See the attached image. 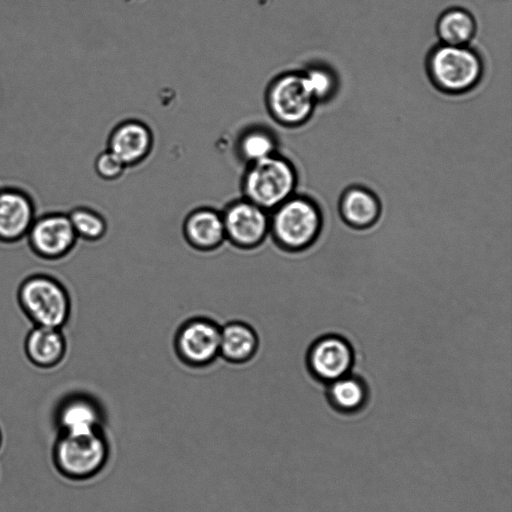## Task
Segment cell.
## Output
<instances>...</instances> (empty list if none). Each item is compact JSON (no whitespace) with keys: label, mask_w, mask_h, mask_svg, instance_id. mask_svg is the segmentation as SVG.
<instances>
[{"label":"cell","mask_w":512,"mask_h":512,"mask_svg":"<svg viewBox=\"0 0 512 512\" xmlns=\"http://www.w3.org/2000/svg\"><path fill=\"white\" fill-rule=\"evenodd\" d=\"M18 302L35 326L61 329L70 317L71 302L67 290L47 275L25 279L18 290Z\"/></svg>","instance_id":"5"},{"label":"cell","mask_w":512,"mask_h":512,"mask_svg":"<svg viewBox=\"0 0 512 512\" xmlns=\"http://www.w3.org/2000/svg\"><path fill=\"white\" fill-rule=\"evenodd\" d=\"M298 175L294 164L275 153L246 165L241 179L242 197L270 212L296 193Z\"/></svg>","instance_id":"3"},{"label":"cell","mask_w":512,"mask_h":512,"mask_svg":"<svg viewBox=\"0 0 512 512\" xmlns=\"http://www.w3.org/2000/svg\"><path fill=\"white\" fill-rule=\"evenodd\" d=\"M338 210L342 220L351 228L365 230L374 226L381 216V202L370 189L353 185L340 196Z\"/></svg>","instance_id":"14"},{"label":"cell","mask_w":512,"mask_h":512,"mask_svg":"<svg viewBox=\"0 0 512 512\" xmlns=\"http://www.w3.org/2000/svg\"><path fill=\"white\" fill-rule=\"evenodd\" d=\"M127 167L107 148L99 153L94 161L96 174L105 181L120 179Z\"/></svg>","instance_id":"23"},{"label":"cell","mask_w":512,"mask_h":512,"mask_svg":"<svg viewBox=\"0 0 512 512\" xmlns=\"http://www.w3.org/2000/svg\"><path fill=\"white\" fill-rule=\"evenodd\" d=\"M275 133L264 125H251L239 133L235 149L245 165L257 162L278 153Z\"/></svg>","instance_id":"20"},{"label":"cell","mask_w":512,"mask_h":512,"mask_svg":"<svg viewBox=\"0 0 512 512\" xmlns=\"http://www.w3.org/2000/svg\"><path fill=\"white\" fill-rule=\"evenodd\" d=\"M302 72L317 104L327 102L334 97L338 81L335 72L331 68L316 63L306 67Z\"/></svg>","instance_id":"22"},{"label":"cell","mask_w":512,"mask_h":512,"mask_svg":"<svg viewBox=\"0 0 512 512\" xmlns=\"http://www.w3.org/2000/svg\"><path fill=\"white\" fill-rule=\"evenodd\" d=\"M435 30L439 43L466 46L470 45L476 35L477 23L469 10L452 7L440 14Z\"/></svg>","instance_id":"19"},{"label":"cell","mask_w":512,"mask_h":512,"mask_svg":"<svg viewBox=\"0 0 512 512\" xmlns=\"http://www.w3.org/2000/svg\"><path fill=\"white\" fill-rule=\"evenodd\" d=\"M67 215L77 238L94 242L102 239L107 232L106 219L91 208L79 206Z\"/></svg>","instance_id":"21"},{"label":"cell","mask_w":512,"mask_h":512,"mask_svg":"<svg viewBox=\"0 0 512 512\" xmlns=\"http://www.w3.org/2000/svg\"><path fill=\"white\" fill-rule=\"evenodd\" d=\"M35 220L34 204L16 188L0 189V241L13 243L27 236Z\"/></svg>","instance_id":"12"},{"label":"cell","mask_w":512,"mask_h":512,"mask_svg":"<svg viewBox=\"0 0 512 512\" xmlns=\"http://www.w3.org/2000/svg\"><path fill=\"white\" fill-rule=\"evenodd\" d=\"M102 413L90 398L78 396L66 400L58 412L63 433L87 434L100 431Z\"/></svg>","instance_id":"18"},{"label":"cell","mask_w":512,"mask_h":512,"mask_svg":"<svg viewBox=\"0 0 512 512\" xmlns=\"http://www.w3.org/2000/svg\"><path fill=\"white\" fill-rule=\"evenodd\" d=\"M27 237L33 252L48 260L67 255L78 239L68 215L62 213H50L35 219Z\"/></svg>","instance_id":"10"},{"label":"cell","mask_w":512,"mask_h":512,"mask_svg":"<svg viewBox=\"0 0 512 512\" xmlns=\"http://www.w3.org/2000/svg\"><path fill=\"white\" fill-rule=\"evenodd\" d=\"M354 362L353 346L346 338L337 334H326L317 338L306 354L310 375L324 384L351 373Z\"/></svg>","instance_id":"9"},{"label":"cell","mask_w":512,"mask_h":512,"mask_svg":"<svg viewBox=\"0 0 512 512\" xmlns=\"http://www.w3.org/2000/svg\"><path fill=\"white\" fill-rule=\"evenodd\" d=\"M154 147V134L148 124L139 119H125L110 132L107 149L127 168L143 163Z\"/></svg>","instance_id":"11"},{"label":"cell","mask_w":512,"mask_h":512,"mask_svg":"<svg viewBox=\"0 0 512 512\" xmlns=\"http://www.w3.org/2000/svg\"><path fill=\"white\" fill-rule=\"evenodd\" d=\"M109 448L101 431L87 434H66L56 441L54 463L57 469L71 479H88L102 470L108 459Z\"/></svg>","instance_id":"6"},{"label":"cell","mask_w":512,"mask_h":512,"mask_svg":"<svg viewBox=\"0 0 512 512\" xmlns=\"http://www.w3.org/2000/svg\"><path fill=\"white\" fill-rule=\"evenodd\" d=\"M1 442H2V435H1V431H0V446H1Z\"/></svg>","instance_id":"24"},{"label":"cell","mask_w":512,"mask_h":512,"mask_svg":"<svg viewBox=\"0 0 512 512\" xmlns=\"http://www.w3.org/2000/svg\"><path fill=\"white\" fill-rule=\"evenodd\" d=\"M66 349V339L58 328L35 326L25 340L28 360L43 369L57 366L63 360Z\"/></svg>","instance_id":"16"},{"label":"cell","mask_w":512,"mask_h":512,"mask_svg":"<svg viewBox=\"0 0 512 512\" xmlns=\"http://www.w3.org/2000/svg\"><path fill=\"white\" fill-rule=\"evenodd\" d=\"M426 72L439 91L460 95L470 92L480 83L484 63L480 54L470 45L438 43L427 55Z\"/></svg>","instance_id":"2"},{"label":"cell","mask_w":512,"mask_h":512,"mask_svg":"<svg viewBox=\"0 0 512 512\" xmlns=\"http://www.w3.org/2000/svg\"><path fill=\"white\" fill-rule=\"evenodd\" d=\"M221 214L225 239L238 249H256L269 236V212L242 196L230 201Z\"/></svg>","instance_id":"8"},{"label":"cell","mask_w":512,"mask_h":512,"mask_svg":"<svg viewBox=\"0 0 512 512\" xmlns=\"http://www.w3.org/2000/svg\"><path fill=\"white\" fill-rule=\"evenodd\" d=\"M265 105L277 124L297 128L311 119L318 104L302 70H291L270 81L265 92Z\"/></svg>","instance_id":"4"},{"label":"cell","mask_w":512,"mask_h":512,"mask_svg":"<svg viewBox=\"0 0 512 512\" xmlns=\"http://www.w3.org/2000/svg\"><path fill=\"white\" fill-rule=\"evenodd\" d=\"M326 400L330 407L342 415L361 412L369 401V387L358 375L349 373L326 384Z\"/></svg>","instance_id":"17"},{"label":"cell","mask_w":512,"mask_h":512,"mask_svg":"<svg viewBox=\"0 0 512 512\" xmlns=\"http://www.w3.org/2000/svg\"><path fill=\"white\" fill-rule=\"evenodd\" d=\"M269 236L281 250L298 253L310 248L319 238L323 214L309 196L294 194L269 212Z\"/></svg>","instance_id":"1"},{"label":"cell","mask_w":512,"mask_h":512,"mask_svg":"<svg viewBox=\"0 0 512 512\" xmlns=\"http://www.w3.org/2000/svg\"><path fill=\"white\" fill-rule=\"evenodd\" d=\"M182 233L187 244L197 251L217 250L226 241L221 211L210 206L193 209L183 221Z\"/></svg>","instance_id":"13"},{"label":"cell","mask_w":512,"mask_h":512,"mask_svg":"<svg viewBox=\"0 0 512 512\" xmlns=\"http://www.w3.org/2000/svg\"><path fill=\"white\" fill-rule=\"evenodd\" d=\"M259 349V336L247 322L233 320L220 329L219 357L232 364H244L252 360Z\"/></svg>","instance_id":"15"},{"label":"cell","mask_w":512,"mask_h":512,"mask_svg":"<svg viewBox=\"0 0 512 512\" xmlns=\"http://www.w3.org/2000/svg\"><path fill=\"white\" fill-rule=\"evenodd\" d=\"M220 329L215 320L196 316L187 319L174 336V350L179 360L192 368H204L219 357Z\"/></svg>","instance_id":"7"}]
</instances>
